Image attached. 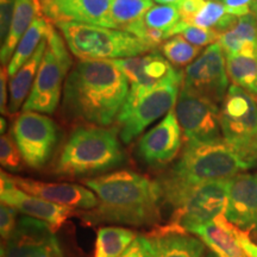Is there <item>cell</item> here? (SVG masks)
<instances>
[{"label": "cell", "instance_id": "5b68a950", "mask_svg": "<svg viewBox=\"0 0 257 257\" xmlns=\"http://www.w3.org/2000/svg\"><path fill=\"white\" fill-rule=\"evenodd\" d=\"M73 55L80 60L126 59L155 50L130 32L99 25L61 23L56 25Z\"/></svg>", "mask_w": 257, "mask_h": 257}, {"label": "cell", "instance_id": "3957f363", "mask_svg": "<svg viewBox=\"0 0 257 257\" xmlns=\"http://www.w3.org/2000/svg\"><path fill=\"white\" fill-rule=\"evenodd\" d=\"M250 167L223 140L185 143L178 162L160 180L163 200L179 207L198 186L216 180H227Z\"/></svg>", "mask_w": 257, "mask_h": 257}, {"label": "cell", "instance_id": "8fae6325", "mask_svg": "<svg viewBox=\"0 0 257 257\" xmlns=\"http://www.w3.org/2000/svg\"><path fill=\"white\" fill-rule=\"evenodd\" d=\"M182 86L204 96L217 105H221L229 91L226 57L220 44L207 46L184 72Z\"/></svg>", "mask_w": 257, "mask_h": 257}, {"label": "cell", "instance_id": "4316f807", "mask_svg": "<svg viewBox=\"0 0 257 257\" xmlns=\"http://www.w3.org/2000/svg\"><path fill=\"white\" fill-rule=\"evenodd\" d=\"M226 72L233 85L257 98V57L225 55Z\"/></svg>", "mask_w": 257, "mask_h": 257}, {"label": "cell", "instance_id": "d590c367", "mask_svg": "<svg viewBox=\"0 0 257 257\" xmlns=\"http://www.w3.org/2000/svg\"><path fill=\"white\" fill-rule=\"evenodd\" d=\"M205 2H206V0H184V2L178 6L181 22L188 24L193 19V17L198 14V11L201 9V6L205 4Z\"/></svg>", "mask_w": 257, "mask_h": 257}, {"label": "cell", "instance_id": "4dcf8cb0", "mask_svg": "<svg viewBox=\"0 0 257 257\" xmlns=\"http://www.w3.org/2000/svg\"><path fill=\"white\" fill-rule=\"evenodd\" d=\"M0 161L9 172H21L23 168V156L11 134L2 135L0 138Z\"/></svg>", "mask_w": 257, "mask_h": 257}, {"label": "cell", "instance_id": "8992f818", "mask_svg": "<svg viewBox=\"0 0 257 257\" xmlns=\"http://www.w3.org/2000/svg\"><path fill=\"white\" fill-rule=\"evenodd\" d=\"M184 73L163 80L153 88H130L126 101L117 117L121 142L131 143L154 121L175 107Z\"/></svg>", "mask_w": 257, "mask_h": 257}, {"label": "cell", "instance_id": "ab89813d", "mask_svg": "<svg viewBox=\"0 0 257 257\" xmlns=\"http://www.w3.org/2000/svg\"><path fill=\"white\" fill-rule=\"evenodd\" d=\"M204 257H221L220 255H218L216 251H213V250H208V251L205 253Z\"/></svg>", "mask_w": 257, "mask_h": 257}, {"label": "cell", "instance_id": "74e56055", "mask_svg": "<svg viewBox=\"0 0 257 257\" xmlns=\"http://www.w3.org/2000/svg\"><path fill=\"white\" fill-rule=\"evenodd\" d=\"M240 243H242V246L243 249L245 250L246 255L249 257H257V244L250 240L249 232H246V231H242Z\"/></svg>", "mask_w": 257, "mask_h": 257}, {"label": "cell", "instance_id": "e575fe53", "mask_svg": "<svg viewBox=\"0 0 257 257\" xmlns=\"http://www.w3.org/2000/svg\"><path fill=\"white\" fill-rule=\"evenodd\" d=\"M226 8L227 14L242 17L255 11L257 0H221Z\"/></svg>", "mask_w": 257, "mask_h": 257}, {"label": "cell", "instance_id": "ac0fdd59", "mask_svg": "<svg viewBox=\"0 0 257 257\" xmlns=\"http://www.w3.org/2000/svg\"><path fill=\"white\" fill-rule=\"evenodd\" d=\"M111 61L125 74L130 88L149 89L163 80L181 74L165 56L155 53Z\"/></svg>", "mask_w": 257, "mask_h": 257}, {"label": "cell", "instance_id": "44dd1931", "mask_svg": "<svg viewBox=\"0 0 257 257\" xmlns=\"http://www.w3.org/2000/svg\"><path fill=\"white\" fill-rule=\"evenodd\" d=\"M242 231L231 224L223 214L208 223L197 225L188 230L221 257H249L240 243Z\"/></svg>", "mask_w": 257, "mask_h": 257}, {"label": "cell", "instance_id": "d6986e66", "mask_svg": "<svg viewBox=\"0 0 257 257\" xmlns=\"http://www.w3.org/2000/svg\"><path fill=\"white\" fill-rule=\"evenodd\" d=\"M43 15L55 25L81 23L104 25L112 0H41Z\"/></svg>", "mask_w": 257, "mask_h": 257}, {"label": "cell", "instance_id": "7a4b0ae2", "mask_svg": "<svg viewBox=\"0 0 257 257\" xmlns=\"http://www.w3.org/2000/svg\"><path fill=\"white\" fill-rule=\"evenodd\" d=\"M83 184L99 199L96 208L83 216L89 224L147 226L159 219L163 201L160 181L131 170H118L85 179Z\"/></svg>", "mask_w": 257, "mask_h": 257}, {"label": "cell", "instance_id": "4fadbf2b", "mask_svg": "<svg viewBox=\"0 0 257 257\" xmlns=\"http://www.w3.org/2000/svg\"><path fill=\"white\" fill-rule=\"evenodd\" d=\"M2 257H63L55 231L36 218L22 216L5 244Z\"/></svg>", "mask_w": 257, "mask_h": 257}, {"label": "cell", "instance_id": "b9f144b4", "mask_svg": "<svg viewBox=\"0 0 257 257\" xmlns=\"http://www.w3.org/2000/svg\"><path fill=\"white\" fill-rule=\"evenodd\" d=\"M255 14H256V17H257V3H256V9H255Z\"/></svg>", "mask_w": 257, "mask_h": 257}, {"label": "cell", "instance_id": "836d02e7", "mask_svg": "<svg viewBox=\"0 0 257 257\" xmlns=\"http://www.w3.org/2000/svg\"><path fill=\"white\" fill-rule=\"evenodd\" d=\"M16 3L17 0H0V40H2V44L5 42L10 28H11Z\"/></svg>", "mask_w": 257, "mask_h": 257}, {"label": "cell", "instance_id": "cb8c5ba5", "mask_svg": "<svg viewBox=\"0 0 257 257\" xmlns=\"http://www.w3.org/2000/svg\"><path fill=\"white\" fill-rule=\"evenodd\" d=\"M51 27H53L51 22L43 16V17L37 18L31 27L28 29L24 36L19 41L14 55L8 64L10 78L14 76L28 60H30V57L34 55L35 51L40 47V44L48 37Z\"/></svg>", "mask_w": 257, "mask_h": 257}, {"label": "cell", "instance_id": "f1b7e54d", "mask_svg": "<svg viewBox=\"0 0 257 257\" xmlns=\"http://www.w3.org/2000/svg\"><path fill=\"white\" fill-rule=\"evenodd\" d=\"M180 21L181 18L178 6L161 4L154 5L141 19L146 27L165 31L172 30Z\"/></svg>", "mask_w": 257, "mask_h": 257}, {"label": "cell", "instance_id": "484cf974", "mask_svg": "<svg viewBox=\"0 0 257 257\" xmlns=\"http://www.w3.org/2000/svg\"><path fill=\"white\" fill-rule=\"evenodd\" d=\"M138 234L120 226L100 227L96 232L94 257H119Z\"/></svg>", "mask_w": 257, "mask_h": 257}, {"label": "cell", "instance_id": "603a6c76", "mask_svg": "<svg viewBox=\"0 0 257 257\" xmlns=\"http://www.w3.org/2000/svg\"><path fill=\"white\" fill-rule=\"evenodd\" d=\"M43 8L41 0H17L11 28L4 43L2 44L0 61L3 66H8L19 41L24 36L28 29L37 18L43 17Z\"/></svg>", "mask_w": 257, "mask_h": 257}, {"label": "cell", "instance_id": "9c48e42d", "mask_svg": "<svg viewBox=\"0 0 257 257\" xmlns=\"http://www.w3.org/2000/svg\"><path fill=\"white\" fill-rule=\"evenodd\" d=\"M10 134L14 137L24 163L41 169L49 162L60 140L55 121L40 112L23 111L14 120Z\"/></svg>", "mask_w": 257, "mask_h": 257}, {"label": "cell", "instance_id": "d4e9b609", "mask_svg": "<svg viewBox=\"0 0 257 257\" xmlns=\"http://www.w3.org/2000/svg\"><path fill=\"white\" fill-rule=\"evenodd\" d=\"M154 3V0H112L102 27L125 30L142 19Z\"/></svg>", "mask_w": 257, "mask_h": 257}, {"label": "cell", "instance_id": "f546056e", "mask_svg": "<svg viewBox=\"0 0 257 257\" xmlns=\"http://www.w3.org/2000/svg\"><path fill=\"white\" fill-rule=\"evenodd\" d=\"M169 35L170 37L179 35V36L184 37L186 41H188L189 43L201 48L217 43L220 37L219 32L213 29L195 27V25L184 23L181 21L169 31Z\"/></svg>", "mask_w": 257, "mask_h": 257}, {"label": "cell", "instance_id": "2e32d148", "mask_svg": "<svg viewBox=\"0 0 257 257\" xmlns=\"http://www.w3.org/2000/svg\"><path fill=\"white\" fill-rule=\"evenodd\" d=\"M14 184L22 191L42 198L44 200L62 205L74 210L92 211L96 208L99 199L92 189L76 184H54L42 182L37 180L10 175Z\"/></svg>", "mask_w": 257, "mask_h": 257}, {"label": "cell", "instance_id": "ba28073f", "mask_svg": "<svg viewBox=\"0 0 257 257\" xmlns=\"http://www.w3.org/2000/svg\"><path fill=\"white\" fill-rule=\"evenodd\" d=\"M224 141L250 167L257 166V99L238 86L229 87L220 105Z\"/></svg>", "mask_w": 257, "mask_h": 257}, {"label": "cell", "instance_id": "30bf717a", "mask_svg": "<svg viewBox=\"0 0 257 257\" xmlns=\"http://www.w3.org/2000/svg\"><path fill=\"white\" fill-rule=\"evenodd\" d=\"M175 113L185 143L214 142L223 140L220 106L181 86Z\"/></svg>", "mask_w": 257, "mask_h": 257}, {"label": "cell", "instance_id": "8d00e7d4", "mask_svg": "<svg viewBox=\"0 0 257 257\" xmlns=\"http://www.w3.org/2000/svg\"><path fill=\"white\" fill-rule=\"evenodd\" d=\"M9 78L10 74L8 70V66H2V70H0V111H2L3 114H9Z\"/></svg>", "mask_w": 257, "mask_h": 257}, {"label": "cell", "instance_id": "5bb4252c", "mask_svg": "<svg viewBox=\"0 0 257 257\" xmlns=\"http://www.w3.org/2000/svg\"><path fill=\"white\" fill-rule=\"evenodd\" d=\"M182 142L184 136L174 107L140 138L137 155L150 168H165L179 155Z\"/></svg>", "mask_w": 257, "mask_h": 257}, {"label": "cell", "instance_id": "277c9868", "mask_svg": "<svg viewBox=\"0 0 257 257\" xmlns=\"http://www.w3.org/2000/svg\"><path fill=\"white\" fill-rule=\"evenodd\" d=\"M118 127L80 125L69 135L53 173L66 178L102 174L123 165L125 155Z\"/></svg>", "mask_w": 257, "mask_h": 257}, {"label": "cell", "instance_id": "6da1fadb", "mask_svg": "<svg viewBox=\"0 0 257 257\" xmlns=\"http://www.w3.org/2000/svg\"><path fill=\"white\" fill-rule=\"evenodd\" d=\"M130 83L111 60H80L63 87V112L70 120L110 126L126 101Z\"/></svg>", "mask_w": 257, "mask_h": 257}, {"label": "cell", "instance_id": "d6a6232c", "mask_svg": "<svg viewBox=\"0 0 257 257\" xmlns=\"http://www.w3.org/2000/svg\"><path fill=\"white\" fill-rule=\"evenodd\" d=\"M17 212L15 207L2 204L0 206V233L3 240H8L17 226Z\"/></svg>", "mask_w": 257, "mask_h": 257}, {"label": "cell", "instance_id": "7402d4cb", "mask_svg": "<svg viewBox=\"0 0 257 257\" xmlns=\"http://www.w3.org/2000/svg\"><path fill=\"white\" fill-rule=\"evenodd\" d=\"M48 37L40 44L35 54L28 60L23 66L17 70L14 76L10 78L9 82V114H15L19 108L23 107L27 99L30 95L34 87L38 69L43 60L44 53L47 50Z\"/></svg>", "mask_w": 257, "mask_h": 257}, {"label": "cell", "instance_id": "9a60e30c", "mask_svg": "<svg viewBox=\"0 0 257 257\" xmlns=\"http://www.w3.org/2000/svg\"><path fill=\"white\" fill-rule=\"evenodd\" d=\"M2 204L15 207L25 216L46 221L54 231L59 230L70 217L75 214L74 208L50 202L22 191L14 184L9 174L2 172Z\"/></svg>", "mask_w": 257, "mask_h": 257}, {"label": "cell", "instance_id": "7c38bea8", "mask_svg": "<svg viewBox=\"0 0 257 257\" xmlns=\"http://www.w3.org/2000/svg\"><path fill=\"white\" fill-rule=\"evenodd\" d=\"M229 180H216L195 187L175 208L169 223L179 225L188 232L193 226L208 223L223 214L227 205Z\"/></svg>", "mask_w": 257, "mask_h": 257}, {"label": "cell", "instance_id": "60d3db41", "mask_svg": "<svg viewBox=\"0 0 257 257\" xmlns=\"http://www.w3.org/2000/svg\"><path fill=\"white\" fill-rule=\"evenodd\" d=\"M0 126H2V135H5V128H6V120L4 119V117H2V119H0Z\"/></svg>", "mask_w": 257, "mask_h": 257}, {"label": "cell", "instance_id": "52a82bcc", "mask_svg": "<svg viewBox=\"0 0 257 257\" xmlns=\"http://www.w3.org/2000/svg\"><path fill=\"white\" fill-rule=\"evenodd\" d=\"M69 51L60 31L51 27L48 34L47 50L30 95L22 107L23 111L47 114L55 112L63 94L64 82L73 67Z\"/></svg>", "mask_w": 257, "mask_h": 257}, {"label": "cell", "instance_id": "83f0119b", "mask_svg": "<svg viewBox=\"0 0 257 257\" xmlns=\"http://www.w3.org/2000/svg\"><path fill=\"white\" fill-rule=\"evenodd\" d=\"M201 47H197L189 43L182 36H173L167 40L161 46L163 56L169 61L173 66L185 67L191 64L201 53Z\"/></svg>", "mask_w": 257, "mask_h": 257}, {"label": "cell", "instance_id": "1f68e13d", "mask_svg": "<svg viewBox=\"0 0 257 257\" xmlns=\"http://www.w3.org/2000/svg\"><path fill=\"white\" fill-rule=\"evenodd\" d=\"M119 257H155L152 240L148 234H138Z\"/></svg>", "mask_w": 257, "mask_h": 257}, {"label": "cell", "instance_id": "ffe728a7", "mask_svg": "<svg viewBox=\"0 0 257 257\" xmlns=\"http://www.w3.org/2000/svg\"><path fill=\"white\" fill-rule=\"evenodd\" d=\"M155 257H204L205 244L181 226L168 223L148 234Z\"/></svg>", "mask_w": 257, "mask_h": 257}, {"label": "cell", "instance_id": "f35d334b", "mask_svg": "<svg viewBox=\"0 0 257 257\" xmlns=\"http://www.w3.org/2000/svg\"><path fill=\"white\" fill-rule=\"evenodd\" d=\"M154 2L157 3V4L161 5H174L179 6L184 0H154Z\"/></svg>", "mask_w": 257, "mask_h": 257}, {"label": "cell", "instance_id": "e0dca14e", "mask_svg": "<svg viewBox=\"0 0 257 257\" xmlns=\"http://www.w3.org/2000/svg\"><path fill=\"white\" fill-rule=\"evenodd\" d=\"M224 216L246 232L257 229V173H239L229 180Z\"/></svg>", "mask_w": 257, "mask_h": 257}]
</instances>
